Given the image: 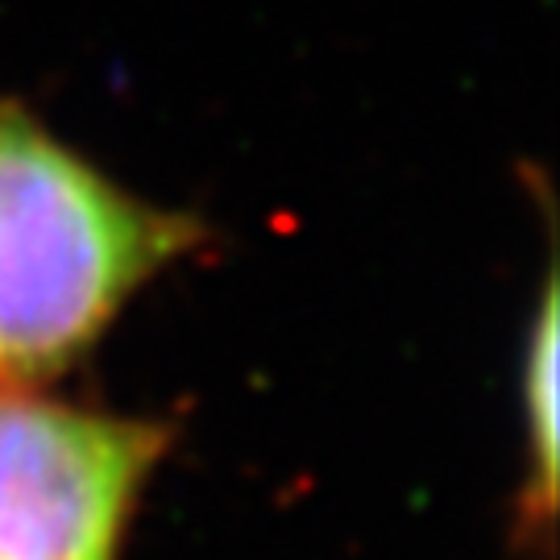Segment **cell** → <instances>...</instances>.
<instances>
[{
  "instance_id": "cell-2",
  "label": "cell",
  "mask_w": 560,
  "mask_h": 560,
  "mask_svg": "<svg viewBox=\"0 0 560 560\" xmlns=\"http://www.w3.org/2000/svg\"><path fill=\"white\" fill-rule=\"evenodd\" d=\"M159 423L0 395V560H117Z\"/></svg>"
},
{
  "instance_id": "cell-1",
  "label": "cell",
  "mask_w": 560,
  "mask_h": 560,
  "mask_svg": "<svg viewBox=\"0 0 560 560\" xmlns=\"http://www.w3.org/2000/svg\"><path fill=\"white\" fill-rule=\"evenodd\" d=\"M200 224L162 212L0 101V378L67 370Z\"/></svg>"
},
{
  "instance_id": "cell-3",
  "label": "cell",
  "mask_w": 560,
  "mask_h": 560,
  "mask_svg": "<svg viewBox=\"0 0 560 560\" xmlns=\"http://www.w3.org/2000/svg\"><path fill=\"white\" fill-rule=\"evenodd\" d=\"M523 402H527V441L536 453L532 478L540 486L536 511H548L552 502V465H557V300L552 287L540 303V320L527 345V370H523Z\"/></svg>"
}]
</instances>
